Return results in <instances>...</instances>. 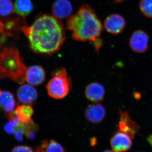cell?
<instances>
[{
    "instance_id": "obj_1",
    "label": "cell",
    "mask_w": 152,
    "mask_h": 152,
    "mask_svg": "<svg viewBox=\"0 0 152 152\" xmlns=\"http://www.w3.org/2000/svg\"><path fill=\"white\" fill-rule=\"evenodd\" d=\"M23 32L27 37L31 50L36 53L50 55L59 50L66 40V31L61 20L53 15L38 17Z\"/></svg>"
},
{
    "instance_id": "obj_2",
    "label": "cell",
    "mask_w": 152,
    "mask_h": 152,
    "mask_svg": "<svg viewBox=\"0 0 152 152\" xmlns=\"http://www.w3.org/2000/svg\"><path fill=\"white\" fill-rule=\"evenodd\" d=\"M67 28L75 40L94 42L100 37L103 26L96 14L88 5L83 4L66 22Z\"/></svg>"
},
{
    "instance_id": "obj_3",
    "label": "cell",
    "mask_w": 152,
    "mask_h": 152,
    "mask_svg": "<svg viewBox=\"0 0 152 152\" xmlns=\"http://www.w3.org/2000/svg\"><path fill=\"white\" fill-rule=\"evenodd\" d=\"M27 68L18 50L14 46L3 48L0 51V76L23 84Z\"/></svg>"
},
{
    "instance_id": "obj_4",
    "label": "cell",
    "mask_w": 152,
    "mask_h": 152,
    "mask_svg": "<svg viewBox=\"0 0 152 152\" xmlns=\"http://www.w3.org/2000/svg\"><path fill=\"white\" fill-rule=\"evenodd\" d=\"M52 78L46 86L48 94L51 97L61 99L65 97L72 88V80L65 68H57L53 72Z\"/></svg>"
},
{
    "instance_id": "obj_5",
    "label": "cell",
    "mask_w": 152,
    "mask_h": 152,
    "mask_svg": "<svg viewBox=\"0 0 152 152\" xmlns=\"http://www.w3.org/2000/svg\"><path fill=\"white\" fill-rule=\"evenodd\" d=\"M26 25L25 17L7 18L0 19V46L8 38L17 39L23 28Z\"/></svg>"
},
{
    "instance_id": "obj_6",
    "label": "cell",
    "mask_w": 152,
    "mask_h": 152,
    "mask_svg": "<svg viewBox=\"0 0 152 152\" xmlns=\"http://www.w3.org/2000/svg\"><path fill=\"white\" fill-rule=\"evenodd\" d=\"M124 18L117 14H111L107 17L104 22V27L106 31L113 35L122 32L126 26Z\"/></svg>"
},
{
    "instance_id": "obj_7",
    "label": "cell",
    "mask_w": 152,
    "mask_h": 152,
    "mask_svg": "<svg viewBox=\"0 0 152 152\" xmlns=\"http://www.w3.org/2000/svg\"><path fill=\"white\" fill-rule=\"evenodd\" d=\"M149 37L142 31L138 30L134 32L129 39V46L133 51L143 53L147 51L148 47Z\"/></svg>"
},
{
    "instance_id": "obj_8",
    "label": "cell",
    "mask_w": 152,
    "mask_h": 152,
    "mask_svg": "<svg viewBox=\"0 0 152 152\" xmlns=\"http://www.w3.org/2000/svg\"><path fill=\"white\" fill-rule=\"evenodd\" d=\"M132 145L130 136L119 131L115 133L110 140L111 147L115 152L126 151L131 148Z\"/></svg>"
},
{
    "instance_id": "obj_9",
    "label": "cell",
    "mask_w": 152,
    "mask_h": 152,
    "mask_svg": "<svg viewBox=\"0 0 152 152\" xmlns=\"http://www.w3.org/2000/svg\"><path fill=\"white\" fill-rule=\"evenodd\" d=\"M106 116L105 108L99 103H94L89 105L85 110V118L92 124H98L102 122Z\"/></svg>"
},
{
    "instance_id": "obj_10",
    "label": "cell",
    "mask_w": 152,
    "mask_h": 152,
    "mask_svg": "<svg viewBox=\"0 0 152 152\" xmlns=\"http://www.w3.org/2000/svg\"><path fill=\"white\" fill-rule=\"evenodd\" d=\"M45 78V72L43 68L40 66L34 65L27 69L25 80L29 84L38 86L42 84Z\"/></svg>"
},
{
    "instance_id": "obj_11",
    "label": "cell",
    "mask_w": 152,
    "mask_h": 152,
    "mask_svg": "<svg viewBox=\"0 0 152 152\" xmlns=\"http://www.w3.org/2000/svg\"><path fill=\"white\" fill-rule=\"evenodd\" d=\"M73 12V7L69 0H56L53 4V16L58 20L69 18Z\"/></svg>"
},
{
    "instance_id": "obj_12",
    "label": "cell",
    "mask_w": 152,
    "mask_h": 152,
    "mask_svg": "<svg viewBox=\"0 0 152 152\" xmlns=\"http://www.w3.org/2000/svg\"><path fill=\"white\" fill-rule=\"evenodd\" d=\"M85 95L89 101L93 103H99L104 99L105 89L99 83L93 82L86 87Z\"/></svg>"
},
{
    "instance_id": "obj_13",
    "label": "cell",
    "mask_w": 152,
    "mask_h": 152,
    "mask_svg": "<svg viewBox=\"0 0 152 152\" xmlns=\"http://www.w3.org/2000/svg\"><path fill=\"white\" fill-rule=\"evenodd\" d=\"M19 101L25 104L31 105L37 100L38 93L32 86L28 84L22 85L18 91Z\"/></svg>"
},
{
    "instance_id": "obj_14",
    "label": "cell",
    "mask_w": 152,
    "mask_h": 152,
    "mask_svg": "<svg viewBox=\"0 0 152 152\" xmlns=\"http://www.w3.org/2000/svg\"><path fill=\"white\" fill-rule=\"evenodd\" d=\"M13 94L8 91H0V111L6 114L13 111L16 107Z\"/></svg>"
},
{
    "instance_id": "obj_15",
    "label": "cell",
    "mask_w": 152,
    "mask_h": 152,
    "mask_svg": "<svg viewBox=\"0 0 152 152\" xmlns=\"http://www.w3.org/2000/svg\"><path fill=\"white\" fill-rule=\"evenodd\" d=\"M120 120L118 123L119 131L126 133L131 137H133L135 134V123L133 122L127 113L120 111Z\"/></svg>"
},
{
    "instance_id": "obj_16",
    "label": "cell",
    "mask_w": 152,
    "mask_h": 152,
    "mask_svg": "<svg viewBox=\"0 0 152 152\" xmlns=\"http://www.w3.org/2000/svg\"><path fill=\"white\" fill-rule=\"evenodd\" d=\"M14 8L19 16L25 17L32 12L34 6L31 0H17Z\"/></svg>"
},
{
    "instance_id": "obj_17",
    "label": "cell",
    "mask_w": 152,
    "mask_h": 152,
    "mask_svg": "<svg viewBox=\"0 0 152 152\" xmlns=\"http://www.w3.org/2000/svg\"><path fill=\"white\" fill-rule=\"evenodd\" d=\"M14 112L17 121L25 122L31 119L34 111L30 105L25 104L18 106Z\"/></svg>"
},
{
    "instance_id": "obj_18",
    "label": "cell",
    "mask_w": 152,
    "mask_h": 152,
    "mask_svg": "<svg viewBox=\"0 0 152 152\" xmlns=\"http://www.w3.org/2000/svg\"><path fill=\"white\" fill-rule=\"evenodd\" d=\"M37 152H64L66 150L58 142L54 140H45L35 148Z\"/></svg>"
},
{
    "instance_id": "obj_19",
    "label": "cell",
    "mask_w": 152,
    "mask_h": 152,
    "mask_svg": "<svg viewBox=\"0 0 152 152\" xmlns=\"http://www.w3.org/2000/svg\"><path fill=\"white\" fill-rule=\"evenodd\" d=\"M13 3L10 0H0V16L8 17L15 12Z\"/></svg>"
},
{
    "instance_id": "obj_20",
    "label": "cell",
    "mask_w": 152,
    "mask_h": 152,
    "mask_svg": "<svg viewBox=\"0 0 152 152\" xmlns=\"http://www.w3.org/2000/svg\"><path fill=\"white\" fill-rule=\"evenodd\" d=\"M139 7L145 16L152 18V0H140Z\"/></svg>"
},
{
    "instance_id": "obj_21",
    "label": "cell",
    "mask_w": 152,
    "mask_h": 152,
    "mask_svg": "<svg viewBox=\"0 0 152 152\" xmlns=\"http://www.w3.org/2000/svg\"><path fill=\"white\" fill-rule=\"evenodd\" d=\"M20 122V121L15 120H10V121L5 126V131L9 134H13L16 127Z\"/></svg>"
},
{
    "instance_id": "obj_22",
    "label": "cell",
    "mask_w": 152,
    "mask_h": 152,
    "mask_svg": "<svg viewBox=\"0 0 152 152\" xmlns=\"http://www.w3.org/2000/svg\"><path fill=\"white\" fill-rule=\"evenodd\" d=\"M12 152H33V149L27 146H18L14 148L12 150Z\"/></svg>"
},
{
    "instance_id": "obj_23",
    "label": "cell",
    "mask_w": 152,
    "mask_h": 152,
    "mask_svg": "<svg viewBox=\"0 0 152 152\" xmlns=\"http://www.w3.org/2000/svg\"><path fill=\"white\" fill-rule=\"evenodd\" d=\"M147 140H148V142L151 145L152 147V134L151 135L148 137V138H147Z\"/></svg>"
},
{
    "instance_id": "obj_24",
    "label": "cell",
    "mask_w": 152,
    "mask_h": 152,
    "mask_svg": "<svg viewBox=\"0 0 152 152\" xmlns=\"http://www.w3.org/2000/svg\"><path fill=\"white\" fill-rule=\"evenodd\" d=\"M96 139L95 138H92L91 140V145H95V143H96Z\"/></svg>"
}]
</instances>
